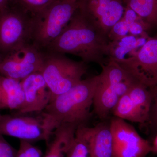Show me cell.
I'll use <instances>...</instances> for the list:
<instances>
[{"mask_svg": "<svg viewBox=\"0 0 157 157\" xmlns=\"http://www.w3.org/2000/svg\"><path fill=\"white\" fill-rule=\"evenodd\" d=\"M152 95V102L148 123L155 130L157 131V85L150 88Z\"/></svg>", "mask_w": 157, "mask_h": 157, "instance_id": "24", "label": "cell"}, {"mask_svg": "<svg viewBox=\"0 0 157 157\" xmlns=\"http://www.w3.org/2000/svg\"><path fill=\"white\" fill-rule=\"evenodd\" d=\"M9 0H0V11L8 7Z\"/></svg>", "mask_w": 157, "mask_h": 157, "instance_id": "28", "label": "cell"}, {"mask_svg": "<svg viewBox=\"0 0 157 157\" xmlns=\"http://www.w3.org/2000/svg\"><path fill=\"white\" fill-rule=\"evenodd\" d=\"M45 52L30 42L3 57L0 64V74L21 81L31 74L41 72Z\"/></svg>", "mask_w": 157, "mask_h": 157, "instance_id": "6", "label": "cell"}, {"mask_svg": "<svg viewBox=\"0 0 157 157\" xmlns=\"http://www.w3.org/2000/svg\"><path fill=\"white\" fill-rule=\"evenodd\" d=\"M129 32V25L122 18L113 27L109 37L112 42L120 40L126 36Z\"/></svg>", "mask_w": 157, "mask_h": 157, "instance_id": "23", "label": "cell"}, {"mask_svg": "<svg viewBox=\"0 0 157 157\" xmlns=\"http://www.w3.org/2000/svg\"><path fill=\"white\" fill-rule=\"evenodd\" d=\"M120 82L100 73L94 97L93 107L94 112L101 119H105L120 99L116 87Z\"/></svg>", "mask_w": 157, "mask_h": 157, "instance_id": "13", "label": "cell"}, {"mask_svg": "<svg viewBox=\"0 0 157 157\" xmlns=\"http://www.w3.org/2000/svg\"><path fill=\"white\" fill-rule=\"evenodd\" d=\"M24 100L18 113L41 112L47 107L51 93L41 72L31 74L20 81Z\"/></svg>", "mask_w": 157, "mask_h": 157, "instance_id": "11", "label": "cell"}, {"mask_svg": "<svg viewBox=\"0 0 157 157\" xmlns=\"http://www.w3.org/2000/svg\"><path fill=\"white\" fill-rule=\"evenodd\" d=\"M112 41L100 24L78 9L66 28L45 51L73 55L101 66L110 57Z\"/></svg>", "mask_w": 157, "mask_h": 157, "instance_id": "1", "label": "cell"}, {"mask_svg": "<svg viewBox=\"0 0 157 157\" xmlns=\"http://www.w3.org/2000/svg\"><path fill=\"white\" fill-rule=\"evenodd\" d=\"M77 128L72 125H64L57 128L52 134L53 138L44 157H65Z\"/></svg>", "mask_w": 157, "mask_h": 157, "instance_id": "15", "label": "cell"}, {"mask_svg": "<svg viewBox=\"0 0 157 157\" xmlns=\"http://www.w3.org/2000/svg\"><path fill=\"white\" fill-rule=\"evenodd\" d=\"M151 152L157 154V132L156 135L152 144L151 145Z\"/></svg>", "mask_w": 157, "mask_h": 157, "instance_id": "27", "label": "cell"}, {"mask_svg": "<svg viewBox=\"0 0 157 157\" xmlns=\"http://www.w3.org/2000/svg\"><path fill=\"white\" fill-rule=\"evenodd\" d=\"M0 135L33 143L48 141L42 117L19 114H0Z\"/></svg>", "mask_w": 157, "mask_h": 157, "instance_id": "9", "label": "cell"}, {"mask_svg": "<svg viewBox=\"0 0 157 157\" xmlns=\"http://www.w3.org/2000/svg\"><path fill=\"white\" fill-rule=\"evenodd\" d=\"M128 94L147 123L152 102L150 88L137 81L132 86Z\"/></svg>", "mask_w": 157, "mask_h": 157, "instance_id": "17", "label": "cell"}, {"mask_svg": "<svg viewBox=\"0 0 157 157\" xmlns=\"http://www.w3.org/2000/svg\"><path fill=\"white\" fill-rule=\"evenodd\" d=\"M1 114V113H0V114Z\"/></svg>", "mask_w": 157, "mask_h": 157, "instance_id": "31", "label": "cell"}, {"mask_svg": "<svg viewBox=\"0 0 157 157\" xmlns=\"http://www.w3.org/2000/svg\"><path fill=\"white\" fill-rule=\"evenodd\" d=\"M65 157H90L86 141L76 131L75 138L68 149Z\"/></svg>", "mask_w": 157, "mask_h": 157, "instance_id": "21", "label": "cell"}, {"mask_svg": "<svg viewBox=\"0 0 157 157\" xmlns=\"http://www.w3.org/2000/svg\"><path fill=\"white\" fill-rule=\"evenodd\" d=\"M31 17L18 6L0 11V53L3 56L30 42Z\"/></svg>", "mask_w": 157, "mask_h": 157, "instance_id": "5", "label": "cell"}, {"mask_svg": "<svg viewBox=\"0 0 157 157\" xmlns=\"http://www.w3.org/2000/svg\"><path fill=\"white\" fill-rule=\"evenodd\" d=\"M17 6L31 16L47 9L58 0H14Z\"/></svg>", "mask_w": 157, "mask_h": 157, "instance_id": "20", "label": "cell"}, {"mask_svg": "<svg viewBox=\"0 0 157 157\" xmlns=\"http://www.w3.org/2000/svg\"><path fill=\"white\" fill-rule=\"evenodd\" d=\"M113 136L112 157H145L151 145L126 121L114 117L110 122Z\"/></svg>", "mask_w": 157, "mask_h": 157, "instance_id": "8", "label": "cell"}, {"mask_svg": "<svg viewBox=\"0 0 157 157\" xmlns=\"http://www.w3.org/2000/svg\"><path fill=\"white\" fill-rule=\"evenodd\" d=\"M78 9L95 20L109 35L113 26L122 19L124 0H82Z\"/></svg>", "mask_w": 157, "mask_h": 157, "instance_id": "10", "label": "cell"}, {"mask_svg": "<svg viewBox=\"0 0 157 157\" xmlns=\"http://www.w3.org/2000/svg\"><path fill=\"white\" fill-rule=\"evenodd\" d=\"M123 19L130 25L139 19L137 14L132 9L125 7Z\"/></svg>", "mask_w": 157, "mask_h": 157, "instance_id": "26", "label": "cell"}, {"mask_svg": "<svg viewBox=\"0 0 157 157\" xmlns=\"http://www.w3.org/2000/svg\"><path fill=\"white\" fill-rule=\"evenodd\" d=\"M66 1L71 2H79L80 1H82V0H66Z\"/></svg>", "mask_w": 157, "mask_h": 157, "instance_id": "29", "label": "cell"}, {"mask_svg": "<svg viewBox=\"0 0 157 157\" xmlns=\"http://www.w3.org/2000/svg\"><path fill=\"white\" fill-rule=\"evenodd\" d=\"M17 151L0 135V157H16Z\"/></svg>", "mask_w": 157, "mask_h": 157, "instance_id": "25", "label": "cell"}, {"mask_svg": "<svg viewBox=\"0 0 157 157\" xmlns=\"http://www.w3.org/2000/svg\"><path fill=\"white\" fill-rule=\"evenodd\" d=\"M136 40L137 38L135 36L132 35L127 36L118 41L113 42L109 58L117 60L124 59L127 54L137 48Z\"/></svg>", "mask_w": 157, "mask_h": 157, "instance_id": "19", "label": "cell"}, {"mask_svg": "<svg viewBox=\"0 0 157 157\" xmlns=\"http://www.w3.org/2000/svg\"><path fill=\"white\" fill-rule=\"evenodd\" d=\"M76 133L86 141L90 157H112L113 136L110 124L78 127Z\"/></svg>", "mask_w": 157, "mask_h": 157, "instance_id": "12", "label": "cell"}, {"mask_svg": "<svg viewBox=\"0 0 157 157\" xmlns=\"http://www.w3.org/2000/svg\"><path fill=\"white\" fill-rule=\"evenodd\" d=\"M125 7L135 11L147 29L157 26V0H124Z\"/></svg>", "mask_w": 157, "mask_h": 157, "instance_id": "16", "label": "cell"}, {"mask_svg": "<svg viewBox=\"0 0 157 157\" xmlns=\"http://www.w3.org/2000/svg\"><path fill=\"white\" fill-rule=\"evenodd\" d=\"M3 56L1 53H0V64H1V62L2 60L3 59Z\"/></svg>", "mask_w": 157, "mask_h": 157, "instance_id": "30", "label": "cell"}, {"mask_svg": "<svg viewBox=\"0 0 157 157\" xmlns=\"http://www.w3.org/2000/svg\"><path fill=\"white\" fill-rule=\"evenodd\" d=\"M45 52L41 73L51 93V98L67 91L82 80L87 64L69 58L64 54Z\"/></svg>", "mask_w": 157, "mask_h": 157, "instance_id": "4", "label": "cell"}, {"mask_svg": "<svg viewBox=\"0 0 157 157\" xmlns=\"http://www.w3.org/2000/svg\"><path fill=\"white\" fill-rule=\"evenodd\" d=\"M98 82V75L82 79L66 92L51 99L42 112L43 128L48 140L53 132L64 125L77 128L86 126Z\"/></svg>", "mask_w": 157, "mask_h": 157, "instance_id": "2", "label": "cell"}, {"mask_svg": "<svg viewBox=\"0 0 157 157\" xmlns=\"http://www.w3.org/2000/svg\"><path fill=\"white\" fill-rule=\"evenodd\" d=\"M16 157H42V152L31 142L20 140Z\"/></svg>", "mask_w": 157, "mask_h": 157, "instance_id": "22", "label": "cell"}, {"mask_svg": "<svg viewBox=\"0 0 157 157\" xmlns=\"http://www.w3.org/2000/svg\"><path fill=\"white\" fill-rule=\"evenodd\" d=\"M112 111L115 117L125 121L140 124L147 123L128 93L120 98Z\"/></svg>", "mask_w": 157, "mask_h": 157, "instance_id": "18", "label": "cell"}, {"mask_svg": "<svg viewBox=\"0 0 157 157\" xmlns=\"http://www.w3.org/2000/svg\"><path fill=\"white\" fill-rule=\"evenodd\" d=\"M79 2L58 0L31 17L30 42L44 51L57 39L78 9Z\"/></svg>", "mask_w": 157, "mask_h": 157, "instance_id": "3", "label": "cell"}, {"mask_svg": "<svg viewBox=\"0 0 157 157\" xmlns=\"http://www.w3.org/2000/svg\"><path fill=\"white\" fill-rule=\"evenodd\" d=\"M112 59L141 83L149 88L157 85V35L148 37L146 43L132 56Z\"/></svg>", "mask_w": 157, "mask_h": 157, "instance_id": "7", "label": "cell"}, {"mask_svg": "<svg viewBox=\"0 0 157 157\" xmlns=\"http://www.w3.org/2000/svg\"><path fill=\"white\" fill-rule=\"evenodd\" d=\"M24 100L20 81L0 74V111L18 110Z\"/></svg>", "mask_w": 157, "mask_h": 157, "instance_id": "14", "label": "cell"}]
</instances>
